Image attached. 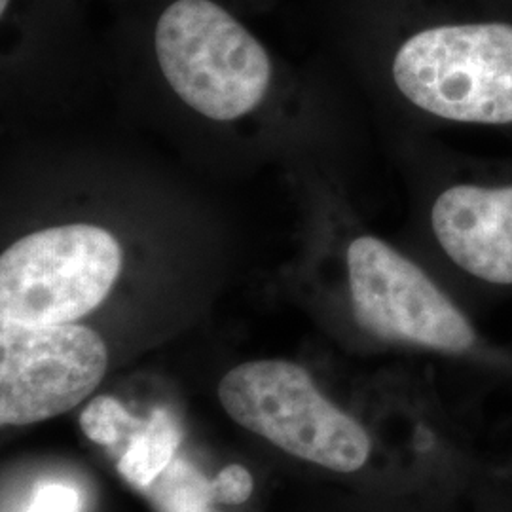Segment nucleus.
Returning a JSON list of instances; mask_svg holds the SVG:
<instances>
[{
	"label": "nucleus",
	"instance_id": "obj_9",
	"mask_svg": "<svg viewBox=\"0 0 512 512\" xmlns=\"http://www.w3.org/2000/svg\"><path fill=\"white\" fill-rule=\"evenodd\" d=\"M80 425L88 439L101 446H110L118 442L128 429L139 427V420L129 416L128 410L120 401L101 395L84 408Z\"/></svg>",
	"mask_w": 512,
	"mask_h": 512
},
{
	"label": "nucleus",
	"instance_id": "obj_5",
	"mask_svg": "<svg viewBox=\"0 0 512 512\" xmlns=\"http://www.w3.org/2000/svg\"><path fill=\"white\" fill-rule=\"evenodd\" d=\"M346 264L353 317L370 336L448 357L467 359L482 351L465 311L382 239H353Z\"/></svg>",
	"mask_w": 512,
	"mask_h": 512
},
{
	"label": "nucleus",
	"instance_id": "obj_8",
	"mask_svg": "<svg viewBox=\"0 0 512 512\" xmlns=\"http://www.w3.org/2000/svg\"><path fill=\"white\" fill-rule=\"evenodd\" d=\"M179 442L181 433L177 423L165 410H156L118 461L120 475L131 484L145 488L169 465Z\"/></svg>",
	"mask_w": 512,
	"mask_h": 512
},
{
	"label": "nucleus",
	"instance_id": "obj_6",
	"mask_svg": "<svg viewBox=\"0 0 512 512\" xmlns=\"http://www.w3.org/2000/svg\"><path fill=\"white\" fill-rule=\"evenodd\" d=\"M109 349L95 330L0 319V421L31 425L84 403L105 378Z\"/></svg>",
	"mask_w": 512,
	"mask_h": 512
},
{
	"label": "nucleus",
	"instance_id": "obj_4",
	"mask_svg": "<svg viewBox=\"0 0 512 512\" xmlns=\"http://www.w3.org/2000/svg\"><path fill=\"white\" fill-rule=\"evenodd\" d=\"M122 262L118 239L92 224L54 226L18 239L0 256V319L73 323L103 304Z\"/></svg>",
	"mask_w": 512,
	"mask_h": 512
},
{
	"label": "nucleus",
	"instance_id": "obj_13",
	"mask_svg": "<svg viewBox=\"0 0 512 512\" xmlns=\"http://www.w3.org/2000/svg\"><path fill=\"white\" fill-rule=\"evenodd\" d=\"M490 463H492L495 473L501 476V478H505L512 486V454H507V456H501V458L497 459H490Z\"/></svg>",
	"mask_w": 512,
	"mask_h": 512
},
{
	"label": "nucleus",
	"instance_id": "obj_12",
	"mask_svg": "<svg viewBox=\"0 0 512 512\" xmlns=\"http://www.w3.org/2000/svg\"><path fill=\"white\" fill-rule=\"evenodd\" d=\"M215 488H217L220 501L241 503L251 494L253 480L241 465H230L224 473H220L215 482Z\"/></svg>",
	"mask_w": 512,
	"mask_h": 512
},
{
	"label": "nucleus",
	"instance_id": "obj_10",
	"mask_svg": "<svg viewBox=\"0 0 512 512\" xmlns=\"http://www.w3.org/2000/svg\"><path fill=\"white\" fill-rule=\"evenodd\" d=\"M465 503L467 512H512V486L486 459L484 469L467 490Z\"/></svg>",
	"mask_w": 512,
	"mask_h": 512
},
{
	"label": "nucleus",
	"instance_id": "obj_14",
	"mask_svg": "<svg viewBox=\"0 0 512 512\" xmlns=\"http://www.w3.org/2000/svg\"><path fill=\"white\" fill-rule=\"evenodd\" d=\"M8 2H10V0H0V14H4V12H6Z\"/></svg>",
	"mask_w": 512,
	"mask_h": 512
},
{
	"label": "nucleus",
	"instance_id": "obj_1",
	"mask_svg": "<svg viewBox=\"0 0 512 512\" xmlns=\"http://www.w3.org/2000/svg\"><path fill=\"white\" fill-rule=\"evenodd\" d=\"M219 399L243 429L332 473H361L374 454L365 423L332 403L304 366L243 363L220 380Z\"/></svg>",
	"mask_w": 512,
	"mask_h": 512
},
{
	"label": "nucleus",
	"instance_id": "obj_3",
	"mask_svg": "<svg viewBox=\"0 0 512 512\" xmlns=\"http://www.w3.org/2000/svg\"><path fill=\"white\" fill-rule=\"evenodd\" d=\"M393 80L408 101L446 120L512 122V27L469 23L425 29L395 55Z\"/></svg>",
	"mask_w": 512,
	"mask_h": 512
},
{
	"label": "nucleus",
	"instance_id": "obj_7",
	"mask_svg": "<svg viewBox=\"0 0 512 512\" xmlns=\"http://www.w3.org/2000/svg\"><path fill=\"white\" fill-rule=\"evenodd\" d=\"M435 236L463 272L490 285H512V186L456 184L433 205Z\"/></svg>",
	"mask_w": 512,
	"mask_h": 512
},
{
	"label": "nucleus",
	"instance_id": "obj_11",
	"mask_svg": "<svg viewBox=\"0 0 512 512\" xmlns=\"http://www.w3.org/2000/svg\"><path fill=\"white\" fill-rule=\"evenodd\" d=\"M80 497L65 484L40 486L25 512H78Z\"/></svg>",
	"mask_w": 512,
	"mask_h": 512
},
{
	"label": "nucleus",
	"instance_id": "obj_2",
	"mask_svg": "<svg viewBox=\"0 0 512 512\" xmlns=\"http://www.w3.org/2000/svg\"><path fill=\"white\" fill-rule=\"evenodd\" d=\"M154 46L171 90L211 120L253 112L270 88L264 46L211 0L173 2L158 19Z\"/></svg>",
	"mask_w": 512,
	"mask_h": 512
}]
</instances>
